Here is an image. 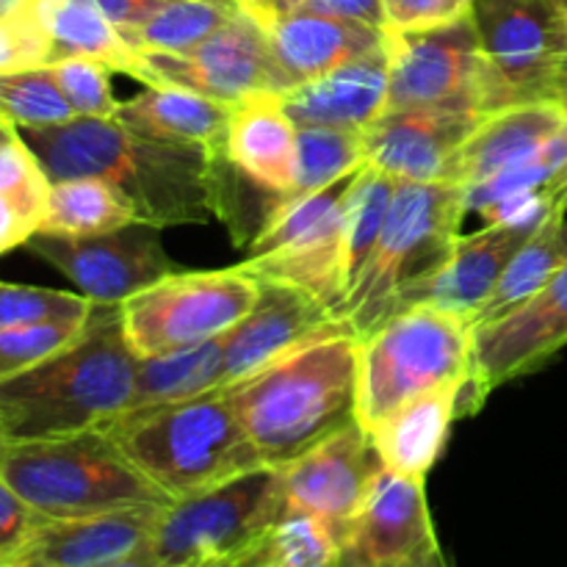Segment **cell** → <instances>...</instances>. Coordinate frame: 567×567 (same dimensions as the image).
<instances>
[{
    "mask_svg": "<svg viewBox=\"0 0 567 567\" xmlns=\"http://www.w3.org/2000/svg\"><path fill=\"white\" fill-rule=\"evenodd\" d=\"M50 183L97 177L120 188L150 225H192L216 216L214 150L127 131L114 116H72L17 127Z\"/></svg>",
    "mask_w": 567,
    "mask_h": 567,
    "instance_id": "6da1fadb",
    "label": "cell"
},
{
    "mask_svg": "<svg viewBox=\"0 0 567 567\" xmlns=\"http://www.w3.org/2000/svg\"><path fill=\"white\" fill-rule=\"evenodd\" d=\"M138 354L125 336L122 305H94L83 330L22 374L0 382L9 443L100 430L131 410Z\"/></svg>",
    "mask_w": 567,
    "mask_h": 567,
    "instance_id": "7a4b0ae2",
    "label": "cell"
},
{
    "mask_svg": "<svg viewBox=\"0 0 567 567\" xmlns=\"http://www.w3.org/2000/svg\"><path fill=\"white\" fill-rule=\"evenodd\" d=\"M360 338L330 332L225 388L264 465L282 468L358 421Z\"/></svg>",
    "mask_w": 567,
    "mask_h": 567,
    "instance_id": "3957f363",
    "label": "cell"
},
{
    "mask_svg": "<svg viewBox=\"0 0 567 567\" xmlns=\"http://www.w3.org/2000/svg\"><path fill=\"white\" fill-rule=\"evenodd\" d=\"M100 430L172 502L264 465L225 388L186 402L131 410Z\"/></svg>",
    "mask_w": 567,
    "mask_h": 567,
    "instance_id": "277c9868",
    "label": "cell"
},
{
    "mask_svg": "<svg viewBox=\"0 0 567 567\" xmlns=\"http://www.w3.org/2000/svg\"><path fill=\"white\" fill-rule=\"evenodd\" d=\"M465 216V186L460 183L396 181L380 241L338 319L349 321L358 338L371 336L396 313L404 293L452 258Z\"/></svg>",
    "mask_w": 567,
    "mask_h": 567,
    "instance_id": "5b68a950",
    "label": "cell"
},
{
    "mask_svg": "<svg viewBox=\"0 0 567 567\" xmlns=\"http://www.w3.org/2000/svg\"><path fill=\"white\" fill-rule=\"evenodd\" d=\"M0 474L44 520L172 504L103 430L11 443Z\"/></svg>",
    "mask_w": 567,
    "mask_h": 567,
    "instance_id": "8992f818",
    "label": "cell"
},
{
    "mask_svg": "<svg viewBox=\"0 0 567 567\" xmlns=\"http://www.w3.org/2000/svg\"><path fill=\"white\" fill-rule=\"evenodd\" d=\"M358 424L374 432L399 408L471 377L474 324L432 305H410L360 338Z\"/></svg>",
    "mask_w": 567,
    "mask_h": 567,
    "instance_id": "52a82bcc",
    "label": "cell"
},
{
    "mask_svg": "<svg viewBox=\"0 0 567 567\" xmlns=\"http://www.w3.org/2000/svg\"><path fill=\"white\" fill-rule=\"evenodd\" d=\"M286 507L280 468L258 465L166 504L150 548L169 567H241Z\"/></svg>",
    "mask_w": 567,
    "mask_h": 567,
    "instance_id": "ba28073f",
    "label": "cell"
},
{
    "mask_svg": "<svg viewBox=\"0 0 567 567\" xmlns=\"http://www.w3.org/2000/svg\"><path fill=\"white\" fill-rule=\"evenodd\" d=\"M388 111L443 109L491 116L515 105L482 50L474 20L424 31H385Z\"/></svg>",
    "mask_w": 567,
    "mask_h": 567,
    "instance_id": "9c48e42d",
    "label": "cell"
},
{
    "mask_svg": "<svg viewBox=\"0 0 567 567\" xmlns=\"http://www.w3.org/2000/svg\"><path fill=\"white\" fill-rule=\"evenodd\" d=\"M360 172L313 194L282 199L247 244V260L238 269L258 282L299 288L324 302L338 319L349 293L343 210Z\"/></svg>",
    "mask_w": 567,
    "mask_h": 567,
    "instance_id": "30bf717a",
    "label": "cell"
},
{
    "mask_svg": "<svg viewBox=\"0 0 567 567\" xmlns=\"http://www.w3.org/2000/svg\"><path fill=\"white\" fill-rule=\"evenodd\" d=\"M260 299V282L238 266L175 271L122 302L125 336L138 358H155L230 332Z\"/></svg>",
    "mask_w": 567,
    "mask_h": 567,
    "instance_id": "8fae6325",
    "label": "cell"
},
{
    "mask_svg": "<svg viewBox=\"0 0 567 567\" xmlns=\"http://www.w3.org/2000/svg\"><path fill=\"white\" fill-rule=\"evenodd\" d=\"M142 83L147 86L188 89L221 103L293 89L260 22L241 9L199 48L188 53H142Z\"/></svg>",
    "mask_w": 567,
    "mask_h": 567,
    "instance_id": "7c38bea8",
    "label": "cell"
},
{
    "mask_svg": "<svg viewBox=\"0 0 567 567\" xmlns=\"http://www.w3.org/2000/svg\"><path fill=\"white\" fill-rule=\"evenodd\" d=\"M164 227L131 221L97 236H59L37 230L25 247L70 277L94 305H122L164 277L181 271L161 241Z\"/></svg>",
    "mask_w": 567,
    "mask_h": 567,
    "instance_id": "4fadbf2b",
    "label": "cell"
},
{
    "mask_svg": "<svg viewBox=\"0 0 567 567\" xmlns=\"http://www.w3.org/2000/svg\"><path fill=\"white\" fill-rule=\"evenodd\" d=\"M471 20L515 105L551 100L567 61V11L559 0H474Z\"/></svg>",
    "mask_w": 567,
    "mask_h": 567,
    "instance_id": "5bb4252c",
    "label": "cell"
},
{
    "mask_svg": "<svg viewBox=\"0 0 567 567\" xmlns=\"http://www.w3.org/2000/svg\"><path fill=\"white\" fill-rule=\"evenodd\" d=\"M567 347V266L535 297L509 313L474 327L468 399L471 410L485 402L493 388L532 374Z\"/></svg>",
    "mask_w": 567,
    "mask_h": 567,
    "instance_id": "9a60e30c",
    "label": "cell"
},
{
    "mask_svg": "<svg viewBox=\"0 0 567 567\" xmlns=\"http://www.w3.org/2000/svg\"><path fill=\"white\" fill-rule=\"evenodd\" d=\"M385 468L369 432L352 421L302 457L282 465V491L291 509L324 520L347 546L354 518L369 498L377 474Z\"/></svg>",
    "mask_w": 567,
    "mask_h": 567,
    "instance_id": "2e32d148",
    "label": "cell"
},
{
    "mask_svg": "<svg viewBox=\"0 0 567 567\" xmlns=\"http://www.w3.org/2000/svg\"><path fill=\"white\" fill-rule=\"evenodd\" d=\"M343 557L358 567H449L426 507L424 480L382 468L354 518Z\"/></svg>",
    "mask_w": 567,
    "mask_h": 567,
    "instance_id": "e0dca14e",
    "label": "cell"
},
{
    "mask_svg": "<svg viewBox=\"0 0 567 567\" xmlns=\"http://www.w3.org/2000/svg\"><path fill=\"white\" fill-rule=\"evenodd\" d=\"M352 330L324 302L277 282H260L255 308L225 332V388L258 374L282 354L330 332Z\"/></svg>",
    "mask_w": 567,
    "mask_h": 567,
    "instance_id": "ac0fdd59",
    "label": "cell"
},
{
    "mask_svg": "<svg viewBox=\"0 0 567 567\" xmlns=\"http://www.w3.org/2000/svg\"><path fill=\"white\" fill-rule=\"evenodd\" d=\"M485 120L443 109L385 111L363 131L369 166L396 181L452 183L457 153Z\"/></svg>",
    "mask_w": 567,
    "mask_h": 567,
    "instance_id": "d6986e66",
    "label": "cell"
},
{
    "mask_svg": "<svg viewBox=\"0 0 567 567\" xmlns=\"http://www.w3.org/2000/svg\"><path fill=\"white\" fill-rule=\"evenodd\" d=\"M543 225L498 221V225H485L474 236H460L452 258L430 280L404 293L399 310L410 308V305H432V308L463 316L465 321L474 324L482 305L493 297L496 286L502 282L507 266Z\"/></svg>",
    "mask_w": 567,
    "mask_h": 567,
    "instance_id": "ffe728a7",
    "label": "cell"
},
{
    "mask_svg": "<svg viewBox=\"0 0 567 567\" xmlns=\"http://www.w3.org/2000/svg\"><path fill=\"white\" fill-rule=\"evenodd\" d=\"M164 507H125L86 518L44 520L14 567H103L142 551Z\"/></svg>",
    "mask_w": 567,
    "mask_h": 567,
    "instance_id": "44dd1931",
    "label": "cell"
},
{
    "mask_svg": "<svg viewBox=\"0 0 567 567\" xmlns=\"http://www.w3.org/2000/svg\"><path fill=\"white\" fill-rule=\"evenodd\" d=\"M297 127H336L363 133L388 111V50L349 61L316 81L282 94Z\"/></svg>",
    "mask_w": 567,
    "mask_h": 567,
    "instance_id": "7402d4cb",
    "label": "cell"
},
{
    "mask_svg": "<svg viewBox=\"0 0 567 567\" xmlns=\"http://www.w3.org/2000/svg\"><path fill=\"white\" fill-rule=\"evenodd\" d=\"M282 66L293 86L316 81L349 61L385 48V31L319 11L297 9L264 25Z\"/></svg>",
    "mask_w": 567,
    "mask_h": 567,
    "instance_id": "603a6c76",
    "label": "cell"
},
{
    "mask_svg": "<svg viewBox=\"0 0 567 567\" xmlns=\"http://www.w3.org/2000/svg\"><path fill=\"white\" fill-rule=\"evenodd\" d=\"M225 153L244 175L269 192H293L297 122L288 116L282 94H249L233 103Z\"/></svg>",
    "mask_w": 567,
    "mask_h": 567,
    "instance_id": "cb8c5ba5",
    "label": "cell"
},
{
    "mask_svg": "<svg viewBox=\"0 0 567 567\" xmlns=\"http://www.w3.org/2000/svg\"><path fill=\"white\" fill-rule=\"evenodd\" d=\"M565 122L567 114L551 100L518 103L491 114L457 153L452 183L468 188L535 158Z\"/></svg>",
    "mask_w": 567,
    "mask_h": 567,
    "instance_id": "d4e9b609",
    "label": "cell"
},
{
    "mask_svg": "<svg viewBox=\"0 0 567 567\" xmlns=\"http://www.w3.org/2000/svg\"><path fill=\"white\" fill-rule=\"evenodd\" d=\"M463 399H468V380L424 393L382 421L371 432L382 465L393 474L424 480L441 457L449 426L457 419Z\"/></svg>",
    "mask_w": 567,
    "mask_h": 567,
    "instance_id": "484cf974",
    "label": "cell"
},
{
    "mask_svg": "<svg viewBox=\"0 0 567 567\" xmlns=\"http://www.w3.org/2000/svg\"><path fill=\"white\" fill-rule=\"evenodd\" d=\"M230 111L233 103L210 100L188 89L147 86L142 94L120 103L114 120L138 136L225 150Z\"/></svg>",
    "mask_w": 567,
    "mask_h": 567,
    "instance_id": "4316f807",
    "label": "cell"
},
{
    "mask_svg": "<svg viewBox=\"0 0 567 567\" xmlns=\"http://www.w3.org/2000/svg\"><path fill=\"white\" fill-rule=\"evenodd\" d=\"M37 20L50 42V64L64 59L103 61L114 72L142 81V53L89 0H37Z\"/></svg>",
    "mask_w": 567,
    "mask_h": 567,
    "instance_id": "83f0119b",
    "label": "cell"
},
{
    "mask_svg": "<svg viewBox=\"0 0 567 567\" xmlns=\"http://www.w3.org/2000/svg\"><path fill=\"white\" fill-rule=\"evenodd\" d=\"M219 388H225V336L210 338L197 347L138 360L131 410L186 402V399L203 396Z\"/></svg>",
    "mask_w": 567,
    "mask_h": 567,
    "instance_id": "f1b7e54d",
    "label": "cell"
},
{
    "mask_svg": "<svg viewBox=\"0 0 567 567\" xmlns=\"http://www.w3.org/2000/svg\"><path fill=\"white\" fill-rule=\"evenodd\" d=\"M136 219V208L120 188L97 177H81L50 183L48 208L39 230L59 236H97Z\"/></svg>",
    "mask_w": 567,
    "mask_h": 567,
    "instance_id": "f546056e",
    "label": "cell"
},
{
    "mask_svg": "<svg viewBox=\"0 0 567 567\" xmlns=\"http://www.w3.org/2000/svg\"><path fill=\"white\" fill-rule=\"evenodd\" d=\"M567 266V219L565 214H554L529 241L520 247V252L515 255L513 264L504 271L502 282L496 286L493 297L482 305L480 316H476V324H487V321L498 319V316L509 313L513 308H518L520 302H526L529 297H535L548 280H551L557 271H563Z\"/></svg>",
    "mask_w": 567,
    "mask_h": 567,
    "instance_id": "4dcf8cb0",
    "label": "cell"
},
{
    "mask_svg": "<svg viewBox=\"0 0 567 567\" xmlns=\"http://www.w3.org/2000/svg\"><path fill=\"white\" fill-rule=\"evenodd\" d=\"M236 9L214 0H161L147 20L122 31V37L138 53H188L214 37Z\"/></svg>",
    "mask_w": 567,
    "mask_h": 567,
    "instance_id": "1f68e13d",
    "label": "cell"
},
{
    "mask_svg": "<svg viewBox=\"0 0 567 567\" xmlns=\"http://www.w3.org/2000/svg\"><path fill=\"white\" fill-rule=\"evenodd\" d=\"M343 543L324 520L286 507L241 567H341Z\"/></svg>",
    "mask_w": 567,
    "mask_h": 567,
    "instance_id": "d6a6232c",
    "label": "cell"
},
{
    "mask_svg": "<svg viewBox=\"0 0 567 567\" xmlns=\"http://www.w3.org/2000/svg\"><path fill=\"white\" fill-rule=\"evenodd\" d=\"M396 177L385 175L377 166H365L349 192L343 210V258H347V286L352 291L365 271L380 233L385 227ZM349 297V293H347Z\"/></svg>",
    "mask_w": 567,
    "mask_h": 567,
    "instance_id": "836d02e7",
    "label": "cell"
},
{
    "mask_svg": "<svg viewBox=\"0 0 567 567\" xmlns=\"http://www.w3.org/2000/svg\"><path fill=\"white\" fill-rule=\"evenodd\" d=\"M369 166L363 133L336 127H297V169L293 192L313 194Z\"/></svg>",
    "mask_w": 567,
    "mask_h": 567,
    "instance_id": "e575fe53",
    "label": "cell"
},
{
    "mask_svg": "<svg viewBox=\"0 0 567 567\" xmlns=\"http://www.w3.org/2000/svg\"><path fill=\"white\" fill-rule=\"evenodd\" d=\"M0 116L14 127H50L75 116L50 64L0 72Z\"/></svg>",
    "mask_w": 567,
    "mask_h": 567,
    "instance_id": "d590c367",
    "label": "cell"
},
{
    "mask_svg": "<svg viewBox=\"0 0 567 567\" xmlns=\"http://www.w3.org/2000/svg\"><path fill=\"white\" fill-rule=\"evenodd\" d=\"M92 310L94 302L83 293L11 286V282L0 280V330L42 324H83L92 316Z\"/></svg>",
    "mask_w": 567,
    "mask_h": 567,
    "instance_id": "8d00e7d4",
    "label": "cell"
},
{
    "mask_svg": "<svg viewBox=\"0 0 567 567\" xmlns=\"http://www.w3.org/2000/svg\"><path fill=\"white\" fill-rule=\"evenodd\" d=\"M55 81L70 100L75 116H114L120 103L111 89V66L94 59H64L55 61Z\"/></svg>",
    "mask_w": 567,
    "mask_h": 567,
    "instance_id": "74e56055",
    "label": "cell"
},
{
    "mask_svg": "<svg viewBox=\"0 0 567 567\" xmlns=\"http://www.w3.org/2000/svg\"><path fill=\"white\" fill-rule=\"evenodd\" d=\"M0 192L9 194L39 230L48 208L50 181L20 136L0 147Z\"/></svg>",
    "mask_w": 567,
    "mask_h": 567,
    "instance_id": "f35d334b",
    "label": "cell"
},
{
    "mask_svg": "<svg viewBox=\"0 0 567 567\" xmlns=\"http://www.w3.org/2000/svg\"><path fill=\"white\" fill-rule=\"evenodd\" d=\"M83 324H42L0 330V382L22 374L31 365L42 363L44 358L64 349L83 330Z\"/></svg>",
    "mask_w": 567,
    "mask_h": 567,
    "instance_id": "ab89813d",
    "label": "cell"
},
{
    "mask_svg": "<svg viewBox=\"0 0 567 567\" xmlns=\"http://www.w3.org/2000/svg\"><path fill=\"white\" fill-rule=\"evenodd\" d=\"M42 64H50V42L31 3L0 20V72Z\"/></svg>",
    "mask_w": 567,
    "mask_h": 567,
    "instance_id": "60d3db41",
    "label": "cell"
},
{
    "mask_svg": "<svg viewBox=\"0 0 567 567\" xmlns=\"http://www.w3.org/2000/svg\"><path fill=\"white\" fill-rule=\"evenodd\" d=\"M44 524L37 509L22 502L20 493L0 474V565H11Z\"/></svg>",
    "mask_w": 567,
    "mask_h": 567,
    "instance_id": "b9f144b4",
    "label": "cell"
},
{
    "mask_svg": "<svg viewBox=\"0 0 567 567\" xmlns=\"http://www.w3.org/2000/svg\"><path fill=\"white\" fill-rule=\"evenodd\" d=\"M474 0H385L388 31H424L471 14Z\"/></svg>",
    "mask_w": 567,
    "mask_h": 567,
    "instance_id": "7bdbcfd3",
    "label": "cell"
},
{
    "mask_svg": "<svg viewBox=\"0 0 567 567\" xmlns=\"http://www.w3.org/2000/svg\"><path fill=\"white\" fill-rule=\"evenodd\" d=\"M302 9L319 11V14L341 17V20L363 22V25L388 31L385 0H308Z\"/></svg>",
    "mask_w": 567,
    "mask_h": 567,
    "instance_id": "ee69618b",
    "label": "cell"
},
{
    "mask_svg": "<svg viewBox=\"0 0 567 567\" xmlns=\"http://www.w3.org/2000/svg\"><path fill=\"white\" fill-rule=\"evenodd\" d=\"M33 233H37V225L22 214L20 205L9 194L0 192V255L25 244Z\"/></svg>",
    "mask_w": 567,
    "mask_h": 567,
    "instance_id": "f6af8a7d",
    "label": "cell"
},
{
    "mask_svg": "<svg viewBox=\"0 0 567 567\" xmlns=\"http://www.w3.org/2000/svg\"><path fill=\"white\" fill-rule=\"evenodd\" d=\"M103 17H109L120 31L136 28L138 22L147 20L161 0H89Z\"/></svg>",
    "mask_w": 567,
    "mask_h": 567,
    "instance_id": "bcb514c9",
    "label": "cell"
},
{
    "mask_svg": "<svg viewBox=\"0 0 567 567\" xmlns=\"http://www.w3.org/2000/svg\"><path fill=\"white\" fill-rule=\"evenodd\" d=\"M305 3H308V0H236L238 9H241L244 14L252 17L255 22H260V28L269 25L277 17L288 14V11L302 9Z\"/></svg>",
    "mask_w": 567,
    "mask_h": 567,
    "instance_id": "7dc6e473",
    "label": "cell"
},
{
    "mask_svg": "<svg viewBox=\"0 0 567 567\" xmlns=\"http://www.w3.org/2000/svg\"><path fill=\"white\" fill-rule=\"evenodd\" d=\"M9 567H14V565H9ZM103 567H169V565H164L161 563L158 557H155V551L150 546H144L142 551H136V554H131V557H122V559H116V563H111V565H103Z\"/></svg>",
    "mask_w": 567,
    "mask_h": 567,
    "instance_id": "c3c4849f",
    "label": "cell"
},
{
    "mask_svg": "<svg viewBox=\"0 0 567 567\" xmlns=\"http://www.w3.org/2000/svg\"><path fill=\"white\" fill-rule=\"evenodd\" d=\"M31 3H37V0H0V20H3V17L17 14V11L28 9Z\"/></svg>",
    "mask_w": 567,
    "mask_h": 567,
    "instance_id": "681fc988",
    "label": "cell"
},
{
    "mask_svg": "<svg viewBox=\"0 0 567 567\" xmlns=\"http://www.w3.org/2000/svg\"><path fill=\"white\" fill-rule=\"evenodd\" d=\"M17 136H20V133H17V127L11 125L9 120H3V116H0V147H3V144H9V142H14Z\"/></svg>",
    "mask_w": 567,
    "mask_h": 567,
    "instance_id": "f907efd6",
    "label": "cell"
},
{
    "mask_svg": "<svg viewBox=\"0 0 567 567\" xmlns=\"http://www.w3.org/2000/svg\"><path fill=\"white\" fill-rule=\"evenodd\" d=\"M551 103H557L559 109H563L565 114H567V75L563 78V81L557 83V89H554V94H551Z\"/></svg>",
    "mask_w": 567,
    "mask_h": 567,
    "instance_id": "816d5d0a",
    "label": "cell"
},
{
    "mask_svg": "<svg viewBox=\"0 0 567 567\" xmlns=\"http://www.w3.org/2000/svg\"><path fill=\"white\" fill-rule=\"evenodd\" d=\"M9 435H6V430H3V421H0V460L6 457V452H9Z\"/></svg>",
    "mask_w": 567,
    "mask_h": 567,
    "instance_id": "f5cc1de1",
    "label": "cell"
},
{
    "mask_svg": "<svg viewBox=\"0 0 567 567\" xmlns=\"http://www.w3.org/2000/svg\"><path fill=\"white\" fill-rule=\"evenodd\" d=\"M214 3H230V6H236V0H214Z\"/></svg>",
    "mask_w": 567,
    "mask_h": 567,
    "instance_id": "db71d44e",
    "label": "cell"
},
{
    "mask_svg": "<svg viewBox=\"0 0 567 567\" xmlns=\"http://www.w3.org/2000/svg\"><path fill=\"white\" fill-rule=\"evenodd\" d=\"M205 567H238V565H205Z\"/></svg>",
    "mask_w": 567,
    "mask_h": 567,
    "instance_id": "11a10c76",
    "label": "cell"
},
{
    "mask_svg": "<svg viewBox=\"0 0 567 567\" xmlns=\"http://www.w3.org/2000/svg\"><path fill=\"white\" fill-rule=\"evenodd\" d=\"M559 6H563V9L567 11V0H559Z\"/></svg>",
    "mask_w": 567,
    "mask_h": 567,
    "instance_id": "9f6ffc18",
    "label": "cell"
},
{
    "mask_svg": "<svg viewBox=\"0 0 567 567\" xmlns=\"http://www.w3.org/2000/svg\"><path fill=\"white\" fill-rule=\"evenodd\" d=\"M567 75V61H565V72H563V78ZM563 78H559V81H563Z\"/></svg>",
    "mask_w": 567,
    "mask_h": 567,
    "instance_id": "6f0895ef",
    "label": "cell"
},
{
    "mask_svg": "<svg viewBox=\"0 0 567 567\" xmlns=\"http://www.w3.org/2000/svg\"><path fill=\"white\" fill-rule=\"evenodd\" d=\"M0 567H9V565H0Z\"/></svg>",
    "mask_w": 567,
    "mask_h": 567,
    "instance_id": "680465c9",
    "label": "cell"
}]
</instances>
